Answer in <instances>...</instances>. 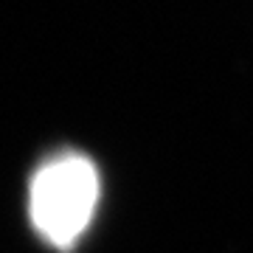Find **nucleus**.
Returning <instances> with one entry per match:
<instances>
[{
    "instance_id": "f257e3e1",
    "label": "nucleus",
    "mask_w": 253,
    "mask_h": 253,
    "mask_svg": "<svg viewBox=\"0 0 253 253\" xmlns=\"http://www.w3.org/2000/svg\"><path fill=\"white\" fill-rule=\"evenodd\" d=\"M99 203V172L84 155L65 152L37 169L28 211L42 239L71 248L90 225Z\"/></svg>"
}]
</instances>
